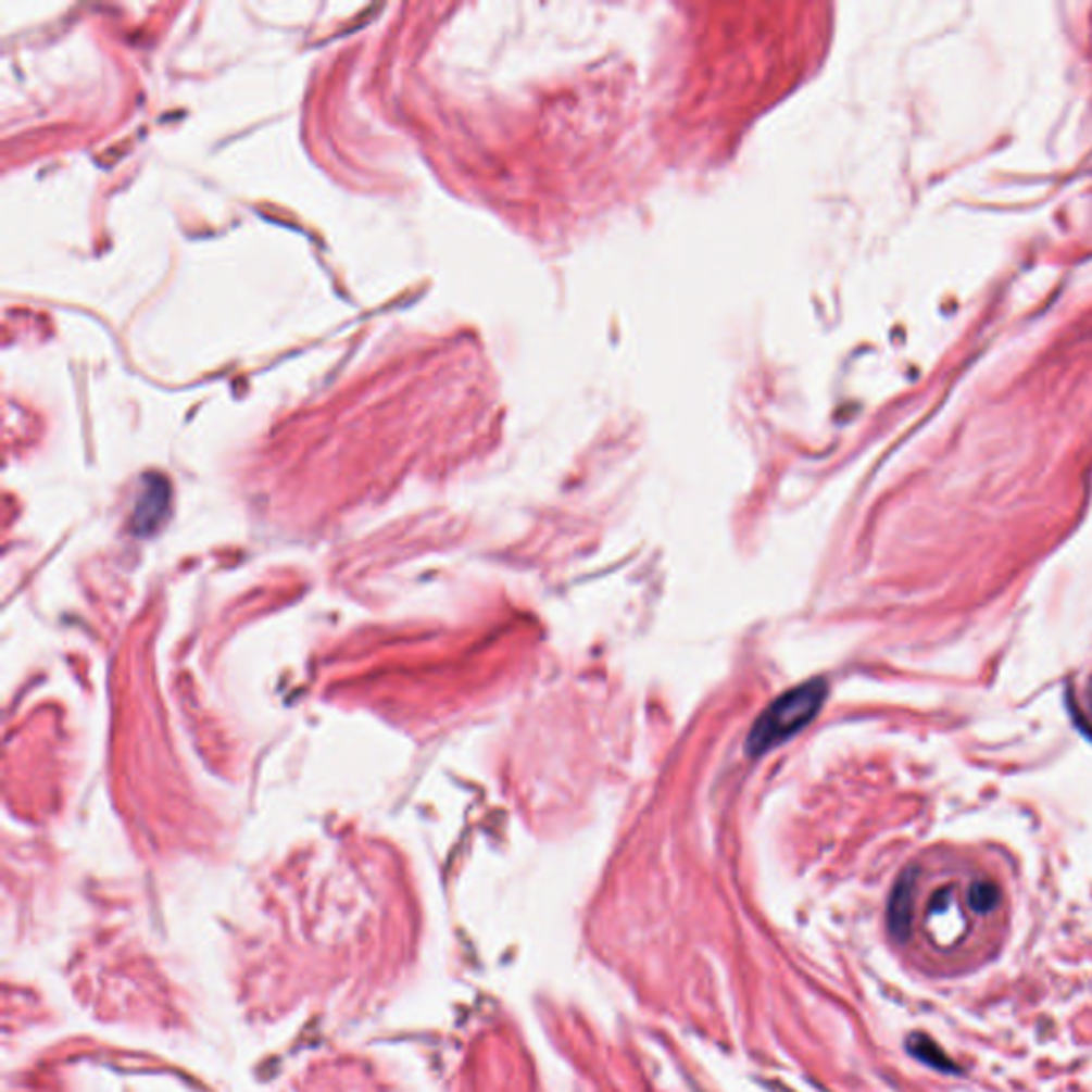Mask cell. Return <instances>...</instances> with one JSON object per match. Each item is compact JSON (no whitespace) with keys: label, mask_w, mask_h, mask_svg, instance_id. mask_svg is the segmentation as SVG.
Here are the masks:
<instances>
[{"label":"cell","mask_w":1092,"mask_h":1092,"mask_svg":"<svg viewBox=\"0 0 1092 1092\" xmlns=\"http://www.w3.org/2000/svg\"><path fill=\"white\" fill-rule=\"evenodd\" d=\"M1091 704H1092V681H1091Z\"/></svg>","instance_id":"277c9868"},{"label":"cell","mask_w":1092,"mask_h":1092,"mask_svg":"<svg viewBox=\"0 0 1092 1092\" xmlns=\"http://www.w3.org/2000/svg\"><path fill=\"white\" fill-rule=\"evenodd\" d=\"M826 700V686L821 679L803 683L779 695L753 724L749 732L748 751L762 755L799 735L811 724Z\"/></svg>","instance_id":"7a4b0ae2"},{"label":"cell","mask_w":1092,"mask_h":1092,"mask_svg":"<svg viewBox=\"0 0 1092 1092\" xmlns=\"http://www.w3.org/2000/svg\"><path fill=\"white\" fill-rule=\"evenodd\" d=\"M167 498H170L167 482L159 476L152 478L148 489L139 498L137 509H135V518H137L139 529H152L159 523V518L163 515L161 511H165V506H167Z\"/></svg>","instance_id":"3957f363"},{"label":"cell","mask_w":1092,"mask_h":1092,"mask_svg":"<svg viewBox=\"0 0 1092 1092\" xmlns=\"http://www.w3.org/2000/svg\"><path fill=\"white\" fill-rule=\"evenodd\" d=\"M1003 875L976 858L947 854L909 866L890 894V937L918 952L934 976H963L994 958L1009 932Z\"/></svg>","instance_id":"6da1fadb"}]
</instances>
